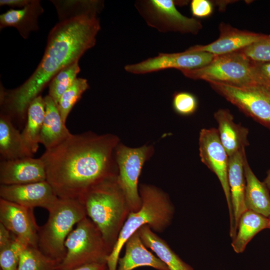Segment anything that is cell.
I'll return each mask as SVG.
<instances>
[{"label":"cell","instance_id":"25","mask_svg":"<svg viewBox=\"0 0 270 270\" xmlns=\"http://www.w3.org/2000/svg\"><path fill=\"white\" fill-rule=\"evenodd\" d=\"M268 218L247 210L241 216L232 246L237 254L244 252L247 244L259 232L268 228Z\"/></svg>","mask_w":270,"mask_h":270},{"label":"cell","instance_id":"35","mask_svg":"<svg viewBox=\"0 0 270 270\" xmlns=\"http://www.w3.org/2000/svg\"><path fill=\"white\" fill-rule=\"evenodd\" d=\"M13 234L0 223V249L8 245L12 240Z\"/></svg>","mask_w":270,"mask_h":270},{"label":"cell","instance_id":"1","mask_svg":"<svg viewBox=\"0 0 270 270\" xmlns=\"http://www.w3.org/2000/svg\"><path fill=\"white\" fill-rule=\"evenodd\" d=\"M102 2L60 17L50 31L42 60L32 75L22 85L10 90L0 86L1 113L22 128L25 125L30 103L63 68L78 61L96 42L100 29L97 14Z\"/></svg>","mask_w":270,"mask_h":270},{"label":"cell","instance_id":"9","mask_svg":"<svg viewBox=\"0 0 270 270\" xmlns=\"http://www.w3.org/2000/svg\"><path fill=\"white\" fill-rule=\"evenodd\" d=\"M136 6L148 26L162 32L196 34L202 28L198 20L180 12L172 0H139Z\"/></svg>","mask_w":270,"mask_h":270},{"label":"cell","instance_id":"29","mask_svg":"<svg viewBox=\"0 0 270 270\" xmlns=\"http://www.w3.org/2000/svg\"><path fill=\"white\" fill-rule=\"evenodd\" d=\"M88 88L87 80L77 78L72 84L60 96L58 107L64 123H66L67 118L74 106Z\"/></svg>","mask_w":270,"mask_h":270},{"label":"cell","instance_id":"28","mask_svg":"<svg viewBox=\"0 0 270 270\" xmlns=\"http://www.w3.org/2000/svg\"><path fill=\"white\" fill-rule=\"evenodd\" d=\"M80 69L78 61L63 68L50 81L48 96L58 105L62 94L72 84Z\"/></svg>","mask_w":270,"mask_h":270},{"label":"cell","instance_id":"24","mask_svg":"<svg viewBox=\"0 0 270 270\" xmlns=\"http://www.w3.org/2000/svg\"><path fill=\"white\" fill-rule=\"evenodd\" d=\"M138 231L146 246L152 250L170 270H194L192 266L181 259L168 244L158 236L148 226H142Z\"/></svg>","mask_w":270,"mask_h":270},{"label":"cell","instance_id":"5","mask_svg":"<svg viewBox=\"0 0 270 270\" xmlns=\"http://www.w3.org/2000/svg\"><path fill=\"white\" fill-rule=\"evenodd\" d=\"M46 222L40 226L38 248L46 256L60 262L66 254V240L74 226L87 216L78 200L58 198L48 210Z\"/></svg>","mask_w":270,"mask_h":270},{"label":"cell","instance_id":"2","mask_svg":"<svg viewBox=\"0 0 270 270\" xmlns=\"http://www.w3.org/2000/svg\"><path fill=\"white\" fill-rule=\"evenodd\" d=\"M118 144V138L112 134H72L40 157L46 180L58 198L78 200L93 186L118 175L114 158Z\"/></svg>","mask_w":270,"mask_h":270},{"label":"cell","instance_id":"36","mask_svg":"<svg viewBox=\"0 0 270 270\" xmlns=\"http://www.w3.org/2000/svg\"><path fill=\"white\" fill-rule=\"evenodd\" d=\"M107 268L106 263H93L84 264L68 270H106Z\"/></svg>","mask_w":270,"mask_h":270},{"label":"cell","instance_id":"3","mask_svg":"<svg viewBox=\"0 0 270 270\" xmlns=\"http://www.w3.org/2000/svg\"><path fill=\"white\" fill-rule=\"evenodd\" d=\"M78 200L83 205L86 216L100 230L112 250L131 212L119 184L118 175L93 186Z\"/></svg>","mask_w":270,"mask_h":270},{"label":"cell","instance_id":"15","mask_svg":"<svg viewBox=\"0 0 270 270\" xmlns=\"http://www.w3.org/2000/svg\"><path fill=\"white\" fill-rule=\"evenodd\" d=\"M220 36L212 42L196 46L186 50L204 52L220 56L240 51L266 36V34L242 30L222 22L219 26Z\"/></svg>","mask_w":270,"mask_h":270},{"label":"cell","instance_id":"33","mask_svg":"<svg viewBox=\"0 0 270 270\" xmlns=\"http://www.w3.org/2000/svg\"><path fill=\"white\" fill-rule=\"evenodd\" d=\"M252 62L253 76L256 84L270 90V62Z\"/></svg>","mask_w":270,"mask_h":270},{"label":"cell","instance_id":"34","mask_svg":"<svg viewBox=\"0 0 270 270\" xmlns=\"http://www.w3.org/2000/svg\"><path fill=\"white\" fill-rule=\"evenodd\" d=\"M190 10L193 16L202 18L210 16L213 10L212 3L208 0H192Z\"/></svg>","mask_w":270,"mask_h":270},{"label":"cell","instance_id":"4","mask_svg":"<svg viewBox=\"0 0 270 270\" xmlns=\"http://www.w3.org/2000/svg\"><path fill=\"white\" fill-rule=\"evenodd\" d=\"M139 193L142 206L130 212L120 232L118 240L108 258V270H116L120 254L128 238L145 225L156 232H163L171 224L174 208L168 196L154 186L141 184Z\"/></svg>","mask_w":270,"mask_h":270},{"label":"cell","instance_id":"20","mask_svg":"<svg viewBox=\"0 0 270 270\" xmlns=\"http://www.w3.org/2000/svg\"><path fill=\"white\" fill-rule=\"evenodd\" d=\"M44 98L45 114L39 143L42 144L46 150H48L64 141L72 134L62 120L58 105L48 95Z\"/></svg>","mask_w":270,"mask_h":270},{"label":"cell","instance_id":"6","mask_svg":"<svg viewBox=\"0 0 270 270\" xmlns=\"http://www.w3.org/2000/svg\"><path fill=\"white\" fill-rule=\"evenodd\" d=\"M66 254L58 270H68L84 264L106 263L111 250L100 232L86 216L79 222L68 236Z\"/></svg>","mask_w":270,"mask_h":270},{"label":"cell","instance_id":"12","mask_svg":"<svg viewBox=\"0 0 270 270\" xmlns=\"http://www.w3.org/2000/svg\"><path fill=\"white\" fill-rule=\"evenodd\" d=\"M216 56L204 52L164 54L148 58L138 63L128 64L124 70L134 74H144L168 68L180 70L200 68L210 64Z\"/></svg>","mask_w":270,"mask_h":270},{"label":"cell","instance_id":"37","mask_svg":"<svg viewBox=\"0 0 270 270\" xmlns=\"http://www.w3.org/2000/svg\"><path fill=\"white\" fill-rule=\"evenodd\" d=\"M31 0H0V6H7L10 8H22L28 4Z\"/></svg>","mask_w":270,"mask_h":270},{"label":"cell","instance_id":"18","mask_svg":"<svg viewBox=\"0 0 270 270\" xmlns=\"http://www.w3.org/2000/svg\"><path fill=\"white\" fill-rule=\"evenodd\" d=\"M218 124L217 128L220 142L229 157L245 150L248 146V130L236 124L228 109H219L214 114Z\"/></svg>","mask_w":270,"mask_h":270},{"label":"cell","instance_id":"10","mask_svg":"<svg viewBox=\"0 0 270 270\" xmlns=\"http://www.w3.org/2000/svg\"><path fill=\"white\" fill-rule=\"evenodd\" d=\"M208 83L214 90L246 116L270 129V90L257 84L237 87Z\"/></svg>","mask_w":270,"mask_h":270},{"label":"cell","instance_id":"31","mask_svg":"<svg viewBox=\"0 0 270 270\" xmlns=\"http://www.w3.org/2000/svg\"><path fill=\"white\" fill-rule=\"evenodd\" d=\"M174 112L183 116L194 114L197 110L198 102L196 96L187 92H180L174 94L172 102Z\"/></svg>","mask_w":270,"mask_h":270},{"label":"cell","instance_id":"17","mask_svg":"<svg viewBox=\"0 0 270 270\" xmlns=\"http://www.w3.org/2000/svg\"><path fill=\"white\" fill-rule=\"evenodd\" d=\"M246 158L245 150L229 157L228 179L236 233L240 218L247 210L244 200L246 178L244 164Z\"/></svg>","mask_w":270,"mask_h":270},{"label":"cell","instance_id":"8","mask_svg":"<svg viewBox=\"0 0 270 270\" xmlns=\"http://www.w3.org/2000/svg\"><path fill=\"white\" fill-rule=\"evenodd\" d=\"M152 151V146L147 145L132 148L119 144L116 148L118 180L131 212H136L141 207L138 179L142 166L150 158Z\"/></svg>","mask_w":270,"mask_h":270},{"label":"cell","instance_id":"27","mask_svg":"<svg viewBox=\"0 0 270 270\" xmlns=\"http://www.w3.org/2000/svg\"><path fill=\"white\" fill-rule=\"evenodd\" d=\"M60 263L38 247L26 246L20 255L17 270H56Z\"/></svg>","mask_w":270,"mask_h":270},{"label":"cell","instance_id":"11","mask_svg":"<svg viewBox=\"0 0 270 270\" xmlns=\"http://www.w3.org/2000/svg\"><path fill=\"white\" fill-rule=\"evenodd\" d=\"M198 145L201 161L217 176L222 186L230 215V234L233 239L236 232L228 179L229 156L220 142L217 128L202 129Z\"/></svg>","mask_w":270,"mask_h":270},{"label":"cell","instance_id":"13","mask_svg":"<svg viewBox=\"0 0 270 270\" xmlns=\"http://www.w3.org/2000/svg\"><path fill=\"white\" fill-rule=\"evenodd\" d=\"M0 223L26 246L38 247L40 226L33 209L0 198Z\"/></svg>","mask_w":270,"mask_h":270},{"label":"cell","instance_id":"14","mask_svg":"<svg viewBox=\"0 0 270 270\" xmlns=\"http://www.w3.org/2000/svg\"><path fill=\"white\" fill-rule=\"evenodd\" d=\"M0 196L30 208L40 207L47 210L58 198L46 180L22 184H0Z\"/></svg>","mask_w":270,"mask_h":270},{"label":"cell","instance_id":"19","mask_svg":"<svg viewBox=\"0 0 270 270\" xmlns=\"http://www.w3.org/2000/svg\"><path fill=\"white\" fill-rule=\"evenodd\" d=\"M124 246L125 254L118 258L116 270H133L144 266L157 270H170L160 258L147 250L138 230L128 238Z\"/></svg>","mask_w":270,"mask_h":270},{"label":"cell","instance_id":"7","mask_svg":"<svg viewBox=\"0 0 270 270\" xmlns=\"http://www.w3.org/2000/svg\"><path fill=\"white\" fill-rule=\"evenodd\" d=\"M253 62L240 51L216 56L200 68L180 70L186 77L237 87L255 85Z\"/></svg>","mask_w":270,"mask_h":270},{"label":"cell","instance_id":"23","mask_svg":"<svg viewBox=\"0 0 270 270\" xmlns=\"http://www.w3.org/2000/svg\"><path fill=\"white\" fill-rule=\"evenodd\" d=\"M246 178L245 205L247 210L266 218L270 216V190L258 180L246 158L244 164Z\"/></svg>","mask_w":270,"mask_h":270},{"label":"cell","instance_id":"32","mask_svg":"<svg viewBox=\"0 0 270 270\" xmlns=\"http://www.w3.org/2000/svg\"><path fill=\"white\" fill-rule=\"evenodd\" d=\"M240 51L252 62H270V35Z\"/></svg>","mask_w":270,"mask_h":270},{"label":"cell","instance_id":"26","mask_svg":"<svg viewBox=\"0 0 270 270\" xmlns=\"http://www.w3.org/2000/svg\"><path fill=\"white\" fill-rule=\"evenodd\" d=\"M45 114V103L41 95L30 104L24 128L21 132L24 143L34 154L39 147V138Z\"/></svg>","mask_w":270,"mask_h":270},{"label":"cell","instance_id":"38","mask_svg":"<svg viewBox=\"0 0 270 270\" xmlns=\"http://www.w3.org/2000/svg\"><path fill=\"white\" fill-rule=\"evenodd\" d=\"M264 183L266 184L268 188L270 190V169L267 172V175L264 180Z\"/></svg>","mask_w":270,"mask_h":270},{"label":"cell","instance_id":"21","mask_svg":"<svg viewBox=\"0 0 270 270\" xmlns=\"http://www.w3.org/2000/svg\"><path fill=\"white\" fill-rule=\"evenodd\" d=\"M44 12L40 0L31 2L21 9H10L0 16V28L14 27L26 39L31 32L38 30V18Z\"/></svg>","mask_w":270,"mask_h":270},{"label":"cell","instance_id":"39","mask_svg":"<svg viewBox=\"0 0 270 270\" xmlns=\"http://www.w3.org/2000/svg\"><path fill=\"white\" fill-rule=\"evenodd\" d=\"M268 218V228H270V216Z\"/></svg>","mask_w":270,"mask_h":270},{"label":"cell","instance_id":"40","mask_svg":"<svg viewBox=\"0 0 270 270\" xmlns=\"http://www.w3.org/2000/svg\"><path fill=\"white\" fill-rule=\"evenodd\" d=\"M106 270H108V268Z\"/></svg>","mask_w":270,"mask_h":270},{"label":"cell","instance_id":"16","mask_svg":"<svg viewBox=\"0 0 270 270\" xmlns=\"http://www.w3.org/2000/svg\"><path fill=\"white\" fill-rule=\"evenodd\" d=\"M46 180L45 166L40 158L26 157L0 163V184H22Z\"/></svg>","mask_w":270,"mask_h":270},{"label":"cell","instance_id":"30","mask_svg":"<svg viewBox=\"0 0 270 270\" xmlns=\"http://www.w3.org/2000/svg\"><path fill=\"white\" fill-rule=\"evenodd\" d=\"M26 246L13 234L11 242L0 249V270H17L20 255Z\"/></svg>","mask_w":270,"mask_h":270},{"label":"cell","instance_id":"22","mask_svg":"<svg viewBox=\"0 0 270 270\" xmlns=\"http://www.w3.org/2000/svg\"><path fill=\"white\" fill-rule=\"evenodd\" d=\"M0 155L2 160L33 156L26 147L20 130L10 118L3 114L0 115Z\"/></svg>","mask_w":270,"mask_h":270}]
</instances>
